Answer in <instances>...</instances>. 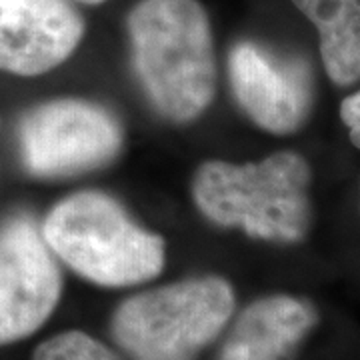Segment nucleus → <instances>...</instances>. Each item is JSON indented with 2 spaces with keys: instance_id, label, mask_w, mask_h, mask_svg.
I'll list each match as a JSON object with an SVG mask.
<instances>
[{
  "instance_id": "1",
  "label": "nucleus",
  "mask_w": 360,
  "mask_h": 360,
  "mask_svg": "<svg viewBox=\"0 0 360 360\" xmlns=\"http://www.w3.org/2000/svg\"><path fill=\"white\" fill-rule=\"evenodd\" d=\"M134 77L168 122L205 115L217 92V58L208 14L198 0H141L127 20Z\"/></svg>"
},
{
  "instance_id": "2",
  "label": "nucleus",
  "mask_w": 360,
  "mask_h": 360,
  "mask_svg": "<svg viewBox=\"0 0 360 360\" xmlns=\"http://www.w3.org/2000/svg\"><path fill=\"white\" fill-rule=\"evenodd\" d=\"M312 168L295 150L255 162L206 160L191 184L198 212L220 229H234L272 245H298L314 219Z\"/></svg>"
},
{
  "instance_id": "3",
  "label": "nucleus",
  "mask_w": 360,
  "mask_h": 360,
  "mask_svg": "<svg viewBox=\"0 0 360 360\" xmlns=\"http://www.w3.org/2000/svg\"><path fill=\"white\" fill-rule=\"evenodd\" d=\"M56 260L106 288L139 286L167 266V243L146 231L116 198L82 191L52 206L40 226Z\"/></svg>"
},
{
  "instance_id": "4",
  "label": "nucleus",
  "mask_w": 360,
  "mask_h": 360,
  "mask_svg": "<svg viewBox=\"0 0 360 360\" xmlns=\"http://www.w3.org/2000/svg\"><path fill=\"white\" fill-rule=\"evenodd\" d=\"M234 309L226 278L193 276L122 300L110 333L130 360H194L226 328Z\"/></svg>"
},
{
  "instance_id": "5",
  "label": "nucleus",
  "mask_w": 360,
  "mask_h": 360,
  "mask_svg": "<svg viewBox=\"0 0 360 360\" xmlns=\"http://www.w3.org/2000/svg\"><path fill=\"white\" fill-rule=\"evenodd\" d=\"M25 168L37 179H66L112 162L122 148V127L103 104L56 98L32 106L18 122Z\"/></svg>"
},
{
  "instance_id": "6",
  "label": "nucleus",
  "mask_w": 360,
  "mask_h": 360,
  "mask_svg": "<svg viewBox=\"0 0 360 360\" xmlns=\"http://www.w3.org/2000/svg\"><path fill=\"white\" fill-rule=\"evenodd\" d=\"M63 295L58 260L26 214L0 224V347L34 335Z\"/></svg>"
},
{
  "instance_id": "7",
  "label": "nucleus",
  "mask_w": 360,
  "mask_h": 360,
  "mask_svg": "<svg viewBox=\"0 0 360 360\" xmlns=\"http://www.w3.org/2000/svg\"><path fill=\"white\" fill-rule=\"evenodd\" d=\"M226 70L234 101L258 129L276 136L304 129L314 108V78L304 63L243 40Z\"/></svg>"
},
{
  "instance_id": "8",
  "label": "nucleus",
  "mask_w": 360,
  "mask_h": 360,
  "mask_svg": "<svg viewBox=\"0 0 360 360\" xmlns=\"http://www.w3.org/2000/svg\"><path fill=\"white\" fill-rule=\"evenodd\" d=\"M84 37L68 0H0V70L39 77L66 63Z\"/></svg>"
},
{
  "instance_id": "9",
  "label": "nucleus",
  "mask_w": 360,
  "mask_h": 360,
  "mask_svg": "<svg viewBox=\"0 0 360 360\" xmlns=\"http://www.w3.org/2000/svg\"><path fill=\"white\" fill-rule=\"evenodd\" d=\"M319 319L316 307L302 296L257 298L232 322L219 360H292Z\"/></svg>"
},
{
  "instance_id": "10",
  "label": "nucleus",
  "mask_w": 360,
  "mask_h": 360,
  "mask_svg": "<svg viewBox=\"0 0 360 360\" xmlns=\"http://www.w3.org/2000/svg\"><path fill=\"white\" fill-rule=\"evenodd\" d=\"M319 32L322 66L336 86L360 82V0H290Z\"/></svg>"
},
{
  "instance_id": "11",
  "label": "nucleus",
  "mask_w": 360,
  "mask_h": 360,
  "mask_svg": "<svg viewBox=\"0 0 360 360\" xmlns=\"http://www.w3.org/2000/svg\"><path fill=\"white\" fill-rule=\"evenodd\" d=\"M32 360H120V356L94 336L66 330L40 342Z\"/></svg>"
},
{
  "instance_id": "12",
  "label": "nucleus",
  "mask_w": 360,
  "mask_h": 360,
  "mask_svg": "<svg viewBox=\"0 0 360 360\" xmlns=\"http://www.w3.org/2000/svg\"><path fill=\"white\" fill-rule=\"evenodd\" d=\"M340 120L348 130V139L360 150V89L340 103Z\"/></svg>"
},
{
  "instance_id": "13",
  "label": "nucleus",
  "mask_w": 360,
  "mask_h": 360,
  "mask_svg": "<svg viewBox=\"0 0 360 360\" xmlns=\"http://www.w3.org/2000/svg\"><path fill=\"white\" fill-rule=\"evenodd\" d=\"M78 2H82V4H103L106 0H78Z\"/></svg>"
}]
</instances>
